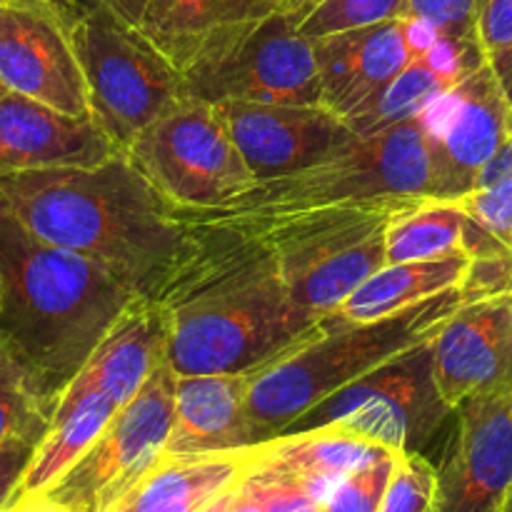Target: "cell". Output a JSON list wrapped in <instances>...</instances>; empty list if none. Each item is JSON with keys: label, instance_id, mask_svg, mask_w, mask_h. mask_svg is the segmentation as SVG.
I'll return each mask as SVG.
<instances>
[{"label": "cell", "instance_id": "6da1fadb", "mask_svg": "<svg viewBox=\"0 0 512 512\" xmlns=\"http://www.w3.org/2000/svg\"><path fill=\"white\" fill-rule=\"evenodd\" d=\"M155 303L165 313V360L175 375L258 373L318 338L328 318L290 298L268 250L188 235Z\"/></svg>", "mask_w": 512, "mask_h": 512}, {"label": "cell", "instance_id": "7a4b0ae2", "mask_svg": "<svg viewBox=\"0 0 512 512\" xmlns=\"http://www.w3.org/2000/svg\"><path fill=\"white\" fill-rule=\"evenodd\" d=\"M0 205L35 238L105 265L153 303L183 255L173 205L123 150L93 168L0 175Z\"/></svg>", "mask_w": 512, "mask_h": 512}, {"label": "cell", "instance_id": "3957f363", "mask_svg": "<svg viewBox=\"0 0 512 512\" xmlns=\"http://www.w3.org/2000/svg\"><path fill=\"white\" fill-rule=\"evenodd\" d=\"M138 300L105 265L35 238L0 205V343L50 415Z\"/></svg>", "mask_w": 512, "mask_h": 512}, {"label": "cell", "instance_id": "277c9868", "mask_svg": "<svg viewBox=\"0 0 512 512\" xmlns=\"http://www.w3.org/2000/svg\"><path fill=\"white\" fill-rule=\"evenodd\" d=\"M380 198H438L440 175L423 115L355 135L310 168L260 180L215 208H173L183 230H218Z\"/></svg>", "mask_w": 512, "mask_h": 512}, {"label": "cell", "instance_id": "5b68a950", "mask_svg": "<svg viewBox=\"0 0 512 512\" xmlns=\"http://www.w3.org/2000/svg\"><path fill=\"white\" fill-rule=\"evenodd\" d=\"M468 300H473L468 290L455 288L368 323H345L338 315H328L318 338L255 373L245 405L255 445L278 438L300 415L345 385L433 340Z\"/></svg>", "mask_w": 512, "mask_h": 512}, {"label": "cell", "instance_id": "8992f818", "mask_svg": "<svg viewBox=\"0 0 512 512\" xmlns=\"http://www.w3.org/2000/svg\"><path fill=\"white\" fill-rule=\"evenodd\" d=\"M420 198H380L368 203L310 210L218 230H183L208 243L268 250L290 298L315 318L333 315L385 258V233L398 210Z\"/></svg>", "mask_w": 512, "mask_h": 512}, {"label": "cell", "instance_id": "52a82bcc", "mask_svg": "<svg viewBox=\"0 0 512 512\" xmlns=\"http://www.w3.org/2000/svg\"><path fill=\"white\" fill-rule=\"evenodd\" d=\"M90 115L118 150L190 98L185 75L103 0H65Z\"/></svg>", "mask_w": 512, "mask_h": 512}, {"label": "cell", "instance_id": "ba28073f", "mask_svg": "<svg viewBox=\"0 0 512 512\" xmlns=\"http://www.w3.org/2000/svg\"><path fill=\"white\" fill-rule=\"evenodd\" d=\"M450 415L453 405L435 378L433 340H428L345 385L280 435L335 425L395 453H423Z\"/></svg>", "mask_w": 512, "mask_h": 512}, {"label": "cell", "instance_id": "9c48e42d", "mask_svg": "<svg viewBox=\"0 0 512 512\" xmlns=\"http://www.w3.org/2000/svg\"><path fill=\"white\" fill-rule=\"evenodd\" d=\"M173 208H215L253 188V170L218 105L190 95L123 150Z\"/></svg>", "mask_w": 512, "mask_h": 512}, {"label": "cell", "instance_id": "30bf717a", "mask_svg": "<svg viewBox=\"0 0 512 512\" xmlns=\"http://www.w3.org/2000/svg\"><path fill=\"white\" fill-rule=\"evenodd\" d=\"M175 380L178 375L163 360L140 393L40 498L65 512H113L165 458L175 418Z\"/></svg>", "mask_w": 512, "mask_h": 512}, {"label": "cell", "instance_id": "8fae6325", "mask_svg": "<svg viewBox=\"0 0 512 512\" xmlns=\"http://www.w3.org/2000/svg\"><path fill=\"white\" fill-rule=\"evenodd\" d=\"M193 98L265 105H323L315 43L298 20L273 13L225 53L185 75Z\"/></svg>", "mask_w": 512, "mask_h": 512}, {"label": "cell", "instance_id": "7c38bea8", "mask_svg": "<svg viewBox=\"0 0 512 512\" xmlns=\"http://www.w3.org/2000/svg\"><path fill=\"white\" fill-rule=\"evenodd\" d=\"M0 80L10 93L93 118L65 0H0Z\"/></svg>", "mask_w": 512, "mask_h": 512}, {"label": "cell", "instance_id": "4fadbf2b", "mask_svg": "<svg viewBox=\"0 0 512 512\" xmlns=\"http://www.w3.org/2000/svg\"><path fill=\"white\" fill-rule=\"evenodd\" d=\"M423 115L440 175V200H463L512 140V108L490 60Z\"/></svg>", "mask_w": 512, "mask_h": 512}, {"label": "cell", "instance_id": "5bb4252c", "mask_svg": "<svg viewBox=\"0 0 512 512\" xmlns=\"http://www.w3.org/2000/svg\"><path fill=\"white\" fill-rule=\"evenodd\" d=\"M430 512H500L512 488V390L453 408Z\"/></svg>", "mask_w": 512, "mask_h": 512}, {"label": "cell", "instance_id": "9a60e30c", "mask_svg": "<svg viewBox=\"0 0 512 512\" xmlns=\"http://www.w3.org/2000/svg\"><path fill=\"white\" fill-rule=\"evenodd\" d=\"M438 35L415 18H395L313 40L323 105L350 125Z\"/></svg>", "mask_w": 512, "mask_h": 512}, {"label": "cell", "instance_id": "2e32d148", "mask_svg": "<svg viewBox=\"0 0 512 512\" xmlns=\"http://www.w3.org/2000/svg\"><path fill=\"white\" fill-rule=\"evenodd\" d=\"M255 180L310 168L353 140V128L325 105L215 103Z\"/></svg>", "mask_w": 512, "mask_h": 512}, {"label": "cell", "instance_id": "e0dca14e", "mask_svg": "<svg viewBox=\"0 0 512 512\" xmlns=\"http://www.w3.org/2000/svg\"><path fill=\"white\" fill-rule=\"evenodd\" d=\"M435 378L450 405L512 390V290L460 305L433 338Z\"/></svg>", "mask_w": 512, "mask_h": 512}, {"label": "cell", "instance_id": "ac0fdd59", "mask_svg": "<svg viewBox=\"0 0 512 512\" xmlns=\"http://www.w3.org/2000/svg\"><path fill=\"white\" fill-rule=\"evenodd\" d=\"M118 153L93 118L60 113L18 93L0 98V175L23 170L93 168Z\"/></svg>", "mask_w": 512, "mask_h": 512}, {"label": "cell", "instance_id": "d6986e66", "mask_svg": "<svg viewBox=\"0 0 512 512\" xmlns=\"http://www.w3.org/2000/svg\"><path fill=\"white\" fill-rule=\"evenodd\" d=\"M278 13L275 0H148L138 28L183 75Z\"/></svg>", "mask_w": 512, "mask_h": 512}, {"label": "cell", "instance_id": "ffe728a7", "mask_svg": "<svg viewBox=\"0 0 512 512\" xmlns=\"http://www.w3.org/2000/svg\"><path fill=\"white\" fill-rule=\"evenodd\" d=\"M255 373L178 375L175 418L165 458L233 453L253 448L248 393Z\"/></svg>", "mask_w": 512, "mask_h": 512}, {"label": "cell", "instance_id": "44dd1931", "mask_svg": "<svg viewBox=\"0 0 512 512\" xmlns=\"http://www.w3.org/2000/svg\"><path fill=\"white\" fill-rule=\"evenodd\" d=\"M383 450L390 448L370 443L360 435L345 433L335 425H325V428L305 430V433L278 435V438L253 445L248 473L288 480L313 495L325 508L340 480L348 478L355 468L368 463Z\"/></svg>", "mask_w": 512, "mask_h": 512}, {"label": "cell", "instance_id": "7402d4cb", "mask_svg": "<svg viewBox=\"0 0 512 512\" xmlns=\"http://www.w3.org/2000/svg\"><path fill=\"white\" fill-rule=\"evenodd\" d=\"M485 63L488 55L480 40L438 35L423 53L410 60L373 108L350 120V128L358 135H373L418 118Z\"/></svg>", "mask_w": 512, "mask_h": 512}, {"label": "cell", "instance_id": "603a6c76", "mask_svg": "<svg viewBox=\"0 0 512 512\" xmlns=\"http://www.w3.org/2000/svg\"><path fill=\"white\" fill-rule=\"evenodd\" d=\"M168 325L153 300H138L95 348L68 388H90L110 395L123 408L140 393L165 360Z\"/></svg>", "mask_w": 512, "mask_h": 512}, {"label": "cell", "instance_id": "cb8c5ba5", "mask_svg": "<svg viewBox=\"0 0 512 512\" xmlns=\"http://www.w3.org/2000/svg\"><path fill=\"white\" fill-rule=\"evenodd\" d=\"M465 253L470 258L508 255L512 248L470 218L460 200L420 198L393 215L385 233L388 265L440 260Z\"/></svg>", "mask_w": 512, "mask_h": 512}, {"label": "cell", "instance_id": "d4e9b609", "mask_svg": "<svg viewBox=\"0 0 512 512\" xmlns=\"http://www.w3.org/2000/svg\"><path fill=\"white\" fill-rule=\"evenodd\" d=\"M250 448L198 458H163L113 512H200L240 485Z\"/></svg>", "mask_w": 512, "mask_h": 512}, {"label": "cell", "instance_id": "484cf974", "mask_svg": "<svg viewBox=\"0 0 512 512\" xmlns=\"http://www.w3.org/2000/svg\"><path fill=\"white\" fill-rule=\"evenodd\" d=\"M118 410L120 405L100 390H65L13 503L43 495L98 440Z\"/></svg>", "mask_w": 512, "mask_h": 512}, {"label": "cell", "instance_id": "4316f807", "mask_svg": "<svg viewBox=\"0 0 512 512\" xmlns=\"http://www.w3.org/2000/svg\"><path fill=\"white\" fill-rule=\"evenodd\" d=\"M473 258L465 253L440 260H410L383 265L370 275L333 315L345 323H368L408 310L413 305L463 288Z\"/></svg>", "mask_w": 512, "mask_h": 512}, {"label": "cell", "instance_id": "83f0119b", "mask_svg": "<svg viewBox=\"0 0 512 512\" xmlns=\"http://www.w3.org/2000/svg\"><path fill=\"white\" fill-rule=\"evenodd\" d=\"M50 410L30 385L25 370L0 343V445L23 430L50 428Z\"/></svg>", "mask_w": 512, "mask_h": 512}, {"label": "cell", "instance_id": "f1b7e54d", "mask_svg": "<svg viewBox=\"0 0 512 512\" xmlns=\"http://www.w3.org/2000/svg\"><path fill=\"white\" fill-rule=\"evenodd\" d=\"M405 15H408V0H323L300 20L298 28L305 38L320 40L345 30L405 18Z\"/></svg>", "mask_w": 512, "mask_h": 512}, {"label": "cell", "instance_id": "f546056e", "mask_svg": "<svg viewBox=\"0 0 512 512\" xmlns=\"http://www.w3.org/2000/svg\"><path fill=\"white\" fill-rule=\"evenodd\" d=\"M395 463H398V453L383 450L368 463L355 468L348 478L340 480L323 512H378L390 478H393Z\"/></svg>", "mask_w": 512, "mask_h": 512}, {"label": "cell", "instance_id": "4dcf8cb0", "mask_svg": "<svg viewBox=\"0 0 512 512\" xmlns=\"http://www.w3.org/2000/svg\"><path fill=\"white\" fill-rule=\"evenodd\" d=\"M435 488L438 468L423 453H398L393 478L378 512H430Z\"/></svg>", "mask_w": 512, "mask_h": 512}, {"label": "cell", "instance_id": "1f68e13d", "mask_svg": "<svg viewBox=\"0 0 512 512\" xmlns=\"http://www.w3.org/2000/svg\"><path fill=\"white\" fill-rule=\"evenodd\" d=\"M480 0H408V15L450 38L478 40Z\"/></svg>", "mask_w": 512, "mask_h": 512}, {"label": "cell", "instance_id": "d6a6232c", "mask_svg": "<svg viewBox=\"0 0 512 512\" xmlns=\"http://www.w3.org/2000/svg\"><path fill=\"white\" fill-rule=\"evenodd\" d=\"M460 203L470 218L478 220L495 238L512 248V173L473 190Z\"/></svg>", "mask_w": 512, "mask_h": 512}, {"label": "cell", "instance_id": "836d02e7", "mask_svg": "<svg viewBox=\"0 0 512 512\" xmlns=\"http://www.w3.org/2000/svg\"><path fill=\"white\" fill-rule=\"evenodd\" d=\"M43 438L45 430H23V433L10 435L0 445V512L8 510L15 500V493H18Z\"/></svg>", "mask_w": 512, "mask_h": 512}, {"label": "cell", "instance_id": "e575fe53", "mask_svg": "<svg viewBox=\"0 0 512 512\" xmlns=\"http://www.w3.org/2000/svg\"><path fill=\"white\" fill-rule=\"evenodd\" d=\"M243 485L263 503L265 512H323V505L288 480L245 473Z\"/></svg>", "mask_w": 512, "mask_h": 512}, {"label": "cell", "instance_id": "d590c367", "mask_svg": "<svg viewBox=\"0 0 512 512\" xmlns=\"http://www.w3.org/2000/svg\"><path fill=\"white\" fill-rule=\"evenodd\" d=\"M478 40L488 60L512 48V0H480Z\"/></svg>", "mask_w": 512, "mask_h": 512}, {"label": "cell", "instance_id": "8d00e7d4", "mask_svg": "<svg viewBox=\"0 0 512 512\" xmlns=\"http://www.w3.org/2000/svg\"><path fill=\"white\" fill-rule=\"evenodd\" d=\"M490 65H493L495 75L500 80V88H503L505 98H508L510 108H512V48L503 50L500 55L490 58Z\"/></svg>", "mask_w": 512, "mask_h": 512}, {"label": "cell", "instance_id": "74e56055", "mask_svg": "<svg viewBox=\"0 0 512 512\" xmlns=\"http://www.w3.org/2000/svg\"><path fill=\"white\" fill-rule=\"evenodd\" d=\"M230 512H265V508L263 503L245 488L243 480H240V485L235 488L233 503H230Z\"/></svg>", "mask_w": 512, "mask_h": 512}, {"label": "cell", "instance_id": "f35d334b", "mask_svg": "<svg viewBox=\"0 0 512 512\" xmlns=\"http://www.w3.org/2000/svg\"><path fill=\"white\" fill-rule=\"evenodd\" d=\"M275 3H278V13L290 15V18H295L300 23V20H303L310 10L318 8L323 0H275Z\"/></svg>", "mask_w": 512, "mask_h": 512}, {"label": "cell", "instance_id": "ab89813d", "mask_svg": "<svg viewBox=\"0 0 512 512\" xmlns=\"http://www.w3.org/2000/svg\"><path fill=\"white\" fill-rule=\"evenodd\" d=\"M103 3L110 5L115 13L123 15L125 20H130V23L138 25V20H140V15H143V8L148 0H103Z\"/></svg>", "mask_w": 512, "mask_h": 512}, {"label": "cell", "instance_id": "60d3db41", "mask_svg": "<svg viewBox=\"0 0 512 512\" xmlns=\"http://www.w3.org/2000/svg\"><path fill=\"white\" fill-rule=\"evenodd\" d=\"M5 512H65L58 505L48 503L45 498H28V500H20V503H13Z\"/></svg>", "mask_w": 512, "mask_h": 512}, {"label": "cell", "instance_id": "b9f144b4", "mask_svg": "<svg viewBox=\"0 0 512 512\" xmlns=\"http://www.w3.org/2000/svg\"><path fill=\"white\" fill-rule=\"evenodd\" d=\"M235 488H238V485H235ZM235 488L228 490V493H225V495H220L218 500H213V503H210L208 508L200 510V512H230V503H233Z\"/></svg>", "mask_w": 512, "mask_h": 512}, {"label": "cell", "instance_id": "7bdbcfd3", "mask_svg": "<svg viewBox=\"0 0 512 512\" xmlns=\"http://www.w3.org/2000/svg\"><path fill=\"white\" fill-rule=\"evenodd\" d=\"M500 512H512V488H510L508 498H505V505H503V510H500Z\"/></svg>", "mask_w": 512, "mask_h": 512}, {"label": "cell", "instance_id": "ee69618b", "mask_svg": "<svg viewBox=\"0 0 512 512\" xmlns=\"http://www.w3.org/2000/svg\"><path fill=\"white\" fill-rule=\"evenodd\" d=\"M5 93H10V90L8 88H5V85H3V80H0V98H3V95Z\"/></svg>", "mask_w": 512, "mask_h": 512}]
</instances>
